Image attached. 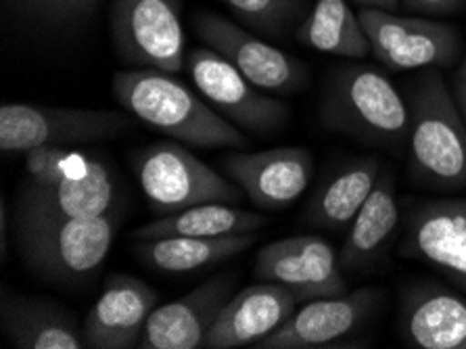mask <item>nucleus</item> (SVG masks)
Here are the masks:
<instances>
[{"label": "nucleus", "mask_w": 466, "mask_h": 349, "mask_svg": "<svg viewBox=\"0 0 466 349\" xmlns=\"http://www.w3.org/2000/svg\"><path fill=\"white\" fill-rule=\"evenodd\" d=\"M235 15L272 38L285 36L289 26L306 9V0H222Z\"/></svg>", "instance_id": "obj_26"}, {"label": "nucleus", "mask_w": 466, "mask_h": 349, "mask_svg": "<svg viewBox=\"0 0 466 349\" xmlns=\"http://www.w3.org/2000/svg\"><path fill=\"white\" fill-rule=\"evenodd\" d=\"M258 241L253 234H226V237H164L137 241L134 253L157 272L187 274L214 263L235 258Z\"/></svg>", "instance_id": "obj_22"}, {"label": "nucleus", "mask_w": 466, "mask_h": 349, "mask_svg": "<svg viewBox=\"0 0 466 349\" xmlns=\"http://www.w3.org/2000/svg\"><path fill=\"white\" fill-rule=\"evenodd\" d=\"M111 36L119 56L140 69L176 76L187 66L180 0H116Z\"/></svg>", "instance_id": "obj_7"}, {"label": "nucleus", "mask_w": 466, "mask_h": 349, "mask_svg": "<svg viewBox=\"0 0 466 349\" xmlns=\"http://www.w3.org/2000/svg\"><path fill=\"white\" fill-rule=\"evenodd\" d=\"M0 234H3V255H5V251H6V239H5V234H6V210H5V205H3V211H0Z\"/></svg>", "instance_id": "obj_32"}, {"label": "nucleus", "mask_w": 466, "mask_h": 349, "mask_svg": "<svg viewBox=\"0 0 466 349\" xmlns=\"http://www.w3.org/2000/svg\"><path fill=\"white\" fill-rule=\"evenodd\" d=\"M117 199L109 166L90 158L86 166L53 187L32 184L17 203V228H32L56 220L107 216Z\"/></svg>", "instance_id": "obj_14"}, {"label": "nucleus", "mask_w": 466, "mask_h": 349, "mask_svg": "<svg viewBox=\"0 0 466 349\" xmlns=\"http://www.w3.org/2000/svg\"><path fill=\"white\" fill-rule=\"evenodd\" d=\"M117 222L107 216L69 218L19 228V251L34 272L48 281L76 282L96 272L109 255Z\"/></svg>", "instance_id": "obj_5"}, {"label": "nucleus", "mask_w": 466, "mask_h": 349, "mask_svg": "<svg viewBox=\"0 0 466 349\" xmlns=\"http://www.w3.org/2000/svg\"><path fill=\"white\" fill-rule=\"evenodd\" d=\"M408 109L414 180L440 190L466 189V122L440 71L422 74L408 95Z\"/></svg>", "instance_id": "obj_2"}, {"label": "nucleus", "mask_w": 466, "mask_h": 349, "mask_svg": "<svg viewBox=\"0 0 466 349\" xmlns=\"http://www.w3.org/2000/svg\"><path fill=\"white\" fill-rule=\"evenodd\" d=\"M268 224L258 211L232 208V203H201L193 208L161 216L134 231L137 241L164 237H226V234H253Z\"/></svg>", "instance_id": "obj_23"}, {"label": "nucleus", "mask_w": 466, "mask_h": 349, "mask_svg": "<svg viewBox=\"0 0 466 349\" xmlns=\"http://www.w3.org/2000/svg\"><path fill=\"white\" fill-rule=\"evenodd\" d=\"M400 220L401 210L393 178L380 174L377 187L348 226V237L339 251L341 268L348 272H366L379 266L390 251Z\"/></svg>", "instance_id": "obj_20"}, {"label": "nucleus", "mask_w": 466, "mask_h": 349, "mask_svg": "<svg viewBox=\"0 0 466 349\" xmlns=\"http://www.w3.org/2000/svg\"><path fill=\"white\" fill-rule=\"evenodd\" d=\"M155 308H157V291L151 284L132 274H111L84 320L82 333L86 347H138L140 334Z\"/></svg>", "instance_id": "obj_17"}, {"label": "nucleus", "mask_w": 466, "mask_h": 349, "mask_svg": "<svg viewBox=\"0 0 466 349\" xmlns=\"http://www.w3.org/2000/svg\"><path fill=\"white\" fill-rule=\"evenodd\" d=\"M138 184L157 216L201 203H241L245 192L228 176L218 174L182 145L155 142L138 153Z\"/></svg>", "instance_id": "obj_4"}, {"label": "nucleus", "mask_w": 466, "mask_h": 349, "mask_svg": "<svg viewBox=\"0 0 466 349\" xmlns=\"http://www.w3.org/2000/svg\"><path fill=\"white\" fill-rule=\"evenodd\" d=\"M3 333L19 349H82L86 347L74 318L56 305L19 293L3 295Z\"/></svg>", "instance_id": "obj_21"}, {"label": "nucleus", "mask_w": 466, "mask_h": 349, "mask_svg": "<svg viewBox=\"0 0 466 349\" xmlns=\"http://www.w3.org/2000/svg\"><path fill=\"white\" fill-rule=\"evenodd\" d=\"M383 297L379 289H358L351 293L320 297L295 310L280 329L268 334L259 349H314L329 347L356 333L369 320Z\"/></svg>", "instance_id": "obj_16"}, {"label": "nucleus", "mask_w": 466, "mask_h": 349, "mask_svg": "<svg viewBox=\"0 0 466 349\" xmlns=\"http://www.w3.org/2000/svg\"><path fill=\"white\" fill-rule=\"evenodd\" d=\"M88 155L69 151L67 147H36L25 153L27 180L38 187H53L86 166Z\"/></svg>", "instance_id": "obj_27"}, {"label": "nucleus", "mask_w": 466, "mask_h": 349, "mask_svg": "<svg viewBox=\"0 0 466 349\" xmlns=\"http://www.w3.org/2000/svg\"><path fill=\"white\" fill-rule=\"evenodd\" d=\"M360 24L370 40L374 59L391 71L448 67L461 59V34L431 17L360 9Z\"/></svg>", "instance_id": "obj_8"}, {"label": "nucleus", "mask_w": 466, "mask_h": 349, "mask_svg": "<svg viewBox=\"0 0 466 349\" xmlns=\"http://www.w3.org/2000/svg\"><path fill=\"white\" fill-rule=\"evenodd\" d=\"M195 27L203 45L226 56L253 87L289 97L308 84V71L295 56L259 40L216 13H201Z\"/></svg>", "instance_id": "obj_10"}, {"label": "nucleus", "mask_w": 466, "mask_h": 349, "mask_svg": "<svg viewBox=\"0 0 466 349\" xmlns=\"http://www.w3.org/2000/svg\"><path fill=\"white\" fill-rule=\"evenodd\" d=\"M130 128V118L109 109H61L6 103L0 109V151L27 153L36 147H67L107 140Z\"/></svg>", "instance_id": "obj_6"}, {"label": "nucleus", "mask_w": 466, "mask_h": 349, "mask_svg": "<svg viewBox=\"0 0 466 349\" xmlns=\"http://www.w3.org/2000/svg\"><path fill=\"white\" fill-rule=\"evenodd\" d=\"M360 9H380V11H391L395 13L401 6V0H351Z\"/></svg>", "instance_id": "obj_30"}, {"label": "nucleus", "mask_w": 466, "mask_h": 349, "mask_svg": "<svg viewBox=\"0 0 466 349\" xmlns=\"http://www.w3.org/2000/svg\"><path fill=\"white\" fill-rule=\"evenodd\" d=\"M299 303L301 299L291 289L277 282L259 281L258 284L245 287L224 305L203 347H256L268 334L280 329L293 316Z\"/></svg>", "instance_id": "obj_18"}, {"label": "nucleus", "mask_w": 466, "mask_h": 349, "mask_svg": "<svg viewBox=\"0 0 466 349\" xmlns=\"http://www.w3.org/2000/svg\"><path fill=\"white\" fill-rule=\"evenodd\" d=\"M458 76L466 77V53H464V61H462V66H461V69H458Z\"/></svg>", "instance_id": "obj_33"}, {"label": "nucleus", "mask_w": 466, "mask_h": 349, "mask_svg": "<svg viewBox=\"0 0 466 349\" xmlns=\"http://www.w3.org/2000/svg\"><path fill=\"white\" fill-rule=\"evenodd\" d=\"M380 178V163L374 158L354 159L316 192L308 205L309 222L324 231H341L362 210Z\"/></svg>", "instance_id": "obj_24"}, {"label": "nucleus", "mask_w": 466, "mask_h": 349, "mask_svg": "<svg viewBox=\"0 0 466 349\" xmlns=\"http://www.w3.org/2000/svg\"><path fill=\"white\" fill-rule=\"evenodd\" d=\"M454 97H456V103L461 107L462 116H464V122H466V77L458 76L454 77Z\"/></svg>", "instance_id": "obj_31"}, {"label": "nucleus", "mask_w": 466, "mask_h": 349, "mask_svg": "<svg viewBox=\"0 0 466 349\" xmlns=\"http://www.w3.org/2000/svg\"><path fill=\"white\" fill-rule=\"evenodd\" d=\"M237 272L216 274L185 297L151 312L138 349H199L206 345L211 326L235 295Z\"/></svg>", "instance_id": "obj_15"}, {"label": "nucleus", "mask_w": 466, "mask_h": 349, "mask_svg": "<svg viewBox=\"0 0 466 349\" xmlns=\"http://www.w3.org/2000/svg\"><path fill=\"white\" fill-rule=\"evenodd\" d=\"M400 255L429 263L466 293V199L408 201Z\"/></svg>", "instance_id": "obj_11"}, {"label": "nucleus", "mask_w": 466, "mask_h": 349, "mask_svg": "<svg viewBox=\"0 0 466 349\" xmlns=\"http://www.w3.org/2000/svg\"><path fill=\"white\" fill-rule=\"evenodd\" d=\"M96 0H17L15 9L45 24H69L93 9Z\"/></svg>", "instance_id": "obj_28"}, {"label": "nucleus", "mask_w": 466, "mask_h": 349, "mask_svg": "<svg viewBox=\"0 0 466 349\" xmlns=\"http://www.w3.org/2000/svg\"><path fill=\"white\" fill-rule=\"evenodd\" d=\"M322 124L374 147H401L410 132L408 101L390 77L364 66L330 76L320 105Z\"/></svg>", "instance_id": "obj_3"}, {"label": "nucleus", "mask_w": 466, "mask_h": 349, "mask_svg": "<svg viewBox=\"0 0 466 349\" xmlns=\"http://www.w3.org/2000/svg\"><path fill=\"white\" fill-rule=\"evenodd\" d=\"M401 6L420 17H446L461 13L466 0H401Z\"/></svg>", "instance_id": "obj_29"}, {"label": "nucleus", "mask_w": 466, "mask_h": 349, "mask_svg": "<svg viewBox=\"0 0 466 349\" xmlns=\"http://www.w3.org/2000/svg\"><path fill=\"white\" fill-rule=\"evenodd\" d=\"M187 69L211 107L238 128L253 134H274L291 118L287 103L264 95L226 56L211 48H193L187 55Z\"/></svg>", "instance_id": "obj_9"}, {"label": "nucleus", "mask_w": 466, "mask_h": 349, "mask_svg": "<svg viewBox=\"0 0 466 349\" xmlns=\"http://www.w3.org/2000/svg\"><path fill=\"white\" fill-rule=\"evenodd\" d=\"M11 3H13V5H15V3H17V0H11Z\"/></svg>", "instance_id": "obj_34"}, {"label": "nucleus", "mask_w": 466, "mask_h": 349, "mask_svg": "<svg viewBox=\"0 0 466 349\" xmlns=\"http://www.w3.org/2000/svg\"><path fill=\"white\" fill-rule=\"evenodd\" d=\"M222 169L258 210L280 211L298 201L309 187L314 158L301 147L230 153L222 159Z\"/></svg>", "instance_id": "obj_13"}, {"label": "nucleus", "mask_w": 466, "mask_h": 349, "mask_svg": "<svg viewBox=\"0 0 466 349\" xmlns=\"http://www.w3.org/2000/svg\"><path fill=\"white\" fill-rule=\"evenodd\" d=\"M256 276L291 289L303 302L348 293L343 268L327 239L303 234L264 245L256 255Z\"/></svg>", "instance_id": "obj_12"}, {"label": "nucleus", "mask_w": 466, "mask_h": 349, "mask_svg": "<svg viewBox=\"0 0 466 349\" xmlns=\"http://www.w3.org/2000/svg\"><path fill=\"white\" fill-rule=\"evenodd\" d=\"M400 339L416 349H466V297L437 282L410 284L401 293Z\"/></svg>", "instance_id": "obj_19"}, {"label": "nucleus", "mask_w": 466, "mask_h": 349, "mask_svg": "<svg viewBox=\"0 0 466 349\" xmlns=\"http://www.w3.org/2000/svg\"><path fill=\"white\" fill-rule=\"evenodd\" d=\"M111 90L130 116L185 145L199 149L247 145V137L238 128L167 71L140 67L117 71Z\"/></svg>", "instance_id": "obj_1"}, {"label": "nucleus", "mask_w": 466, "mask_h": 349, "mask_svg": "<svg viewBox=\"0 0 466 349\" xmlns=\"http://www.w3.org/2000/svg\"><path fill=\"white\" fill-rule=\"evenodd\" d=\"M298 40L318 53L348 59H364L372 53L369 36L348 0H316L301 21Z\"/></svg>", "instance_id": "obj_25"}]
</instances>
